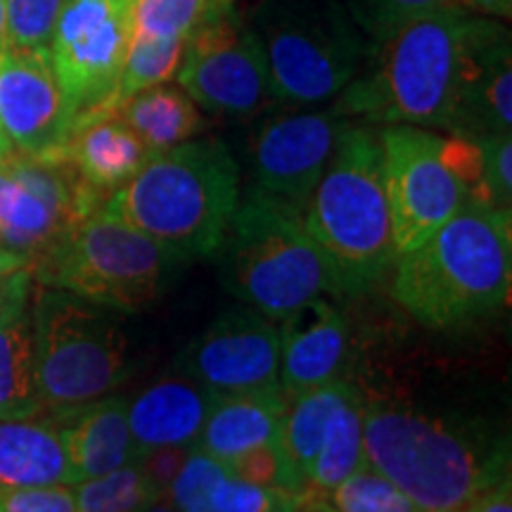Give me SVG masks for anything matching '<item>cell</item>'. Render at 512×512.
<instances>
[{"instance_id":"cell-1","label":"cell","mask_w":512,"mask_h":512,"mask_svg":"<svg viewBox=\"0 0 512 512\" xmlns=\"http://www.w3.org/2000/svg\"><path fill=\"white\" fill-rule=\"evenodd\" d=\"M503 31L496 19L467 12L456 3L415 17L370 48L361 72L337 95V112L370 124L451 133L484 50Z\"/></svg>"},{"instance_id":"cell-2","label":"cell","mask_w":512,"mask_h":512,"mask_svg":"<svg viewBox=\"0 0 512 512\" xmlns=\"http://www.w3.org/2000/svg\"><path fill=\"white\" fill-rule=\"evenodd\" d=\"M363 451L418 512H467L510 477L508 441L411 403L366 401Z\"/></svg>"},{"instance_id":"cell-3","label":"cell","mask_w":512,"mask_h":512,"mask_svg":"<svg viewBox=\"0 0 512 512\" xmlns=\"http://www.w3.org/2000/svg\"><path fill=\"white\" fill-rule=\"evenodd\" d=\"M240 202V166L223 140L152 152L102 209L140 230L178 264L214 259Z\"/></svg>"},{"instance_id":"cell-4","label":"cell","mask_w":512,"mask_h":512,"mask_svg":"<svg viewBox=\"0 0 512 512\" xmlns=\"http://www.w3.org/2000/svg\"><path fill=\"white\" fill-rule=\"evenodd\" d=\"M512 216L467 200L394 264L392 297L418 323L451 330L508 304Z\"/></svg>"},{"instance_id":"cell-5","label":"cell","mask_w":512,"mask_h":512,"mask_svg":"<svg viewBox=\"0 0 512 512\" xmlns=\"http://www.w3.org/2000/svg\"><path fill=\"white\" fill-rule=\"evenodd\" d=\"M214 259L223 287L273 320L316 299L342 297L335 268L311 238L302 209L254 183L240 192Z\"/></svg>"},{"instance_id":"cell-6","label":"cell","mask_w":512,"mask_h":512,"mask_svg":"<svg viewBox=\"0 0 512 512\" xmlns=\"http://www.w3.org/2000/svg\"><path fill=\"white\" fill-rule=\"evenodd\" d=\"M304 223L335 268L342 297L368 292L394 268V240L380 133L349 124L304 207Z\"/></svg>"},{"instance_id":"cell-7","label":"cell","mask_w":512,"mask_h":512,"mask_svg":"<svg viewBox=\"0 0 512 512\" xmlns=\"http://www.w3.org/2000/svg\"><path fill=\"white\" fill-rule=\"evenodd\" d=\"M36 377L50 413L114 394L133 373L124 313L38 285L31 297Z\"/></svg>"},{"instance_id":"cell-8","label":"cell","mask_w":512,"mask_h":512,"mask_svg":"<svg viewBox=\"0 0 512 512\" xmlns=\"http://www.w3.org/2000/svg\"><path fill=\"white\" fill-rule=\"evenodd\" d=\"M247 22L264 50L275 102L287 107L337 98L370 55L342 0H261Z\"/></svg>"},{"instance_id":"cell-9","label":"cell","mask_w":512,"mask_h":512,"mask_svg":"<svg viewBox=\"0 0 512 512\" xmlns=\"http://www.w3.org/2000/svg\"><path fill=\"white\" fill-rule=\"evenodd\" d=\"M178 266L155 240L100 207L38 259L31 273L38 285L67 290L128 316L155 304Z\"/></svg>"},{"instance_id":"cell-10","label":"cell","mask_w":512,"mask_h":512,"mask_svg":"<svg viewBox=\"0 0 512 512\" xmlns=\"http://www.w3.org/2000/svg\"><path fill=\"white\" fill-rule=\"evenodd\" d=\"M105 200L67 157L12 152L0 159V252L22 256L34 266Z\"/></svg>"},{"instance_id":"cell-11","label":"cell","mask_w":512,"mask_h":512,"mask_svg":"<svg viewBox=\"0 0 512 512\" xmlns=\"http://www.w3.org/2000/svg\"><path fill=\"white\" fill-rule=\"evenodd\" d=\"M178 86L216 117L252 119L275 105L259 38L238 12H202L185 41Z\"/></svg>"},{"instance_id":"cell-12","label":"cell","mask_w":512,"mask_h":512,"mask_svg":"<svg viewBox=\"0 0 512 512\" xmlns=\"http://www.w3.org/2000/svg\"><path fill=\"white\" fill-rule=\"evenodd\" d=\"M133 0H64L48 57L76 121L119 107Z\"/></svg>"},{"instance_id":"cell-13","label":"cell","mask_w":512,"mask_h":512,"mask_svg":"<svg viewBox=\"0 0 512 512\" xmlns=\"http://www.w3.org/2000/svg\"><path fill=\"white\" fill-rule=\"evenodd\" d=\"M380 133L384 185L399 254L420 247L467 202V192L441 157L432 128L389 124Z\"/></svg>"},{"instance_id":"cell-14","label":"cell","mask_w":512,"mask_h":512,"mask_svg":"<svg viewBox=\"0 0 512 512\" xmlns=\"http://www.w3.org/2000/svg\"><path fill=\"white\" fill-rule=\"evenodd\" d=\"M283 335L278 320L252 306H233L209 323L178 356L181 373L211 394L280 387Z\"/></svg>"},{"instance_id":"cell-15","label":"cell","mask_w":512,"mask_h":512,"mask_svg":"<svg viewBox=\"0 0 512 512\" xmlns=\"http://www.w3.org/2000/svg\"><path fill=\"white\" fill-rule=\"evenodd\" d=\"M76 124L48 53L0 50V131L19 155L60 159Z\"/></svg>"},{"instance_id":"cell-16","label":"cell","mask_w":512,"mask_h":512,"mask_svg":"<svg viewBox=\"0 0 512 512\" xmlns=\"http://www.w3.org/2000/svg\"><path fill=\"white\" fill-rule=\"evenodd\" d=\"M347 126L337 107L266 119L249 145L254 185L304 211Z\"/></svg>"},{"instance_id":"cell-17","label":"cell","mask_w":512,"mask_h":512,"mask_svg":"<svg viewBox=\"0 0 512 512\" xmlns=\"http://www.w3.org/2000/svg\"><path fill=\"white\" fill-rule=\"evenodd\" d=\"M283 335L280 389L287 399L344 380L349 361V323L332 299H316L278 320Z\"/></svg>"},{"instance_id":"cell-18","label":"cell","mask_w":512,"mask_h":512,"mask_svg":"<svg viewBox=\"0 0 512 512\" xmlns=\"http://www.w3.org/2000/svg\"><path fill=\"white\" fill-rule=\"evenodd\" d=\"M67 453L72 482L107 475L138 460V448L128 427V401L102 396L83 406L50 413ZM72 484V486H74Z\"/></svg>"},{"instance_id":"cell-19","label":"cell","mask_w":512,"mask_h":512,"mask_svg":"<svg viewBox=\"0 0 512 512\" xmlns=\"http://www.w3.org/2000/svg\"><path fill=\"white\" fill-rule=\"evenodd\" d=\"M214 396L202 384L176 373L128 401V427L138 456L157 446H195Z\"/></svg>"},{"instance_id":"cell-20","label":"cell","mask_w":512,"mask_h":512,"mask_svg":"<svg viewBox=\"0 0 512 512\" xmlns=\"http://www.w3.org/2000/svg\"><path fill=\"white\" fill-rule=\"evenodd\" d=\"M31 297L34 273L27 271L12 287L0 311V420L36 418L46 413L36 377Z\"/></svg>"},{"instance_id":"cell-21","label":"cell","mask_w":512,"mask_h":512,"mask_svg":"<svg viewBox=\"0 0 512 512\" xmlns=\"http://www.w3.org/2000/svg\"><path fill=\"white\" fill-rule=\"evenodd\" d=\"M152 152L117 110L88 114L74 124L64 157L102 197L131 181Z\"/></svg>"},{"instance_id":"cell-22","label":"cell","mask_w":512,"mask_h":512,"mask_svg":"<svg viewBox=\"0 0 512 512\" xmlns=\"http://www.w3.org/2000/svg\"><path fill=\"white\" fill-rule=\"evenodd\" d=\"M287 396L283 389L214 396L195 446L221 463H230L249 448L283 441Z\"/></svg>"},{"instance_id":"cell-23","label":"cell","mask_w":512,"mask_h":512,"mask_svg":"<svg viewBox=\"0 0 512 512\" xmlns=\"http://www.w3.org/2000/svg\"><path fill=\"white\" fill-rule=\"evenodd\" d=\"M72 486L62 437L50 418L0 420V486Z\"/></svg>"},{"instance_id":"cell-24","label":"cell","mask_w":512,"mask_h":512,"mask_svg":"<svg viewBox=\"0 0 512 512\" xmlns=\"http://www.w3.org/2000/svg\"><path fill=\"white\" fill-rule=\"evenodd\" d=\"M117 112L150 152L181 145L204 128V117L195 100L181 86L169 83L128 95L119 102Z\"/></svg>"},{"instance_id":"cell-25","label":"cell","mask_w":512,"mask_h":512,"mask_svg":"<svg viewBox=\"0 0 512 512\" xmlns=\"http://www.w3.org/2000/svg\"><path fill=\"white\" fill-rule=\"evenodd\" d=\"M363 411L366 396L354 387L351 394L335 408L325 427L323 441L306 475V491L328 496L339 482L366 463L363 451Z\"/></svg>"},{"instance_id":"cell-26","label":"cell","mask_w":512,"mask_h":512,"mask_svg":"<svg viewBox=\"0 0 512 512\" xmlns=\"http://www.w3.org/2000/svg\"><path fill=\"white\" fill-rule=\"evenodd\" d=\"M351 389H354V384H349L347 380H335L287 399L283 448L287 458L292 460L294 470L304 479V484L313 460H316L330 415L335 413L339 403L347 399Z\"/></svg>"},{"instance_id":"cell-27","label":"cell","mask_w":512,"mask_h":512,"mask_svg":"<svg viewBox=\"0 0 512 512\" xmlns=\"http://www.w3.org/2000/svg\"><path fill=\"white\" fill-rule=\"evenodd\" d=\"M72 489L76 512H140L162 498L138 463L86 479Z\"/></svg>"},{"instance_id":"cell-28","label":"cell","mask_w":512,"mask_h":512,"mask_svg":"<svg viewBox=\"0 0 512 512\" xmlns=\"http://www.w3.org/2000/svg\"><path fill=\"white\" fill-rule=\"evenodd\" d=\"M185 41L188 38H176V41H152V38H133L128 41L124 67L119 76V102L128 95L145 91V88L159 86L176 79L178 67H181Z\"/></svg>"},{"instance_id":"cell-29","label":"cell","mask_w":512,"mask_h":512,"mask_svg":"<svg viewBox=\"0 0 512 512\" xmlns=\"http://www.w3.org/2000/svg\"><path fill=\"white\" fill-rule=\"evenodd\" d=\"M339 512H418L399 486L363 463L328 494Z\"/></svg>"},{"instance_id":"cell-30","label":"cell","mask_w":512,"mask_h":512,"mask_svg":"<svg viewBox=\"0 0 512 512\" xmlns=\"http://www.w3.org/2000/svg\"><path fill=\"white\" fill-rule=\"evenodd\" d=\"M204 12V0H133L131 36L152 41L188 38Z\"/></svg>"},{"instance_id":"cell-31","label":"cell","mask_w":512,"mask_h":512,"mask_svg":"<svg viewBox=\"0 0 512 512\" xmlns=\"http://www.w3.org/2000/svg\"><path fill=\"white\" fill-rule=\"evenodd\" d=\"M228 475L226 463L204 453L202 448L192 446L183 467L166 491V498L176 512H211L214 491Z\"/></svg>"},{"instance_id":"cell-32","label":"cell","mask_w":512,"mask_h":512,"mask_svg":"<svg viewBox=\"0 0 512 512\" xmlns=\"http://www.w3.org/2000/svg\"><path fill=\"white\" fill-rule=\"evenodd\" d=\"M451 0H342L349 17L354 19L361 34L368 38L370 48L389 38L403 24L415 17L441 8Z\"/></svg>"},{"instance_id":"cell-33","label":"cell","mask_w":512,"mask_h":512,"mask_svg":"<svg viewBox=\"0 0 512 512\" xmlns=\"http://www.w3.org/2000/svg\"><path fill=\"white\" fill-rule=\"evenodd\" d=\"M64 0H5V48L48 53Z\"/></svg>"},{"instance_id":"cell-34","label":"cell","mask_w":512,"mask_h":512,"mask_svg":"<svg viewBox=\"0 0 512 512\" xmlns=\"http://www.w3.org/2000/svg\"><path fill=\"white\" fill-rule=\"evenodd\" d=\"M228 472L233 477L245 479L249 484L266 486V489H278L285 494H304L306 484L294 470L292 460L287 458L283 441H273V444H264L249 448V451L240 453L238 458L230 460Z\"/></svg>"},{"instance_id":"cell-35","label":"cell","mask_w":512,"mask_h":512,"mask_svg":"<svg viewBox=\"0 0 512 512\" xmlns=\"http://www.w3.org/2000/svg\"><path fill=\"white\" fill-rule=\"evenodd\" d=\"M441 157H444L451 174L465 188L467 200L491 207L484 178V155L477 140L465 136H448L441 140Z\"/></svg>"},{"instance_id":"cell-36","label":"cell","mask_w":512,"mask_h":512,"mask_svg":"<svg viewBox=\"0 0 512 512\" xmlns=\"http://www.w3.org/2000/svg\"><path fill=\"white\" fill-rule=\"evenodd\" d=\"M484 155V178L494 209L510 211L512 204V138L510 133H491L475 138Z\"/></svg>"},{"instance_id":"cell-37","label":"cell","mask_w":512,"mask_h":512,"mask_svg":"<svg viewBox=\"0 0 512 512\" xmlns=\"http://www.w3.org/2000/svg\"><path fill=\"white\" fill-rule=\"evenodd\" d=\"M285 491L249 484L245 479L228 475L211 498V512H271L285 501Z\"/></svg>"},{"instance_id":"cell-38","label":"cell","mask_w":512,"mask_h":512,"mask_svg":"<svg viewBox=\"0 0 512 512\" xmlns=\"http://www.w3.org/2000/svg\"><path fill=\"white\" fill-rule=\"evenodd\" d=\"M0 512H76L74 489L60 486H0Z\"/></svg>"},{"instance_id":"cell-39","label":"cell","mask_w":512,"mask_h":512,"mask_svg":"<svg viewBox=\"0 0 512 512\" xmlns=\"http://www.w3.org/2000/svg\"><path fill=\"white\" fill-rule=\"evenodd\" d=\"M190 448L192 446H157V448H150V451L140 453L136 463L143 467L147 479L155 484L159 494L166 496L171 482H174L178 470H181L185 458H188Z\"/></svg>"},{"instance_id":"cell-40","label":"cell","mask_w":512,"mask_h":512,"mask_svg":"<svg viewBox=\"0 0 512 512\" xmlns=\"http://www.w3.org/2000/svg\"><path fill=\"white\" fill-rule=\"evenodd\" d=\"M31 271V264L22 256L10 254V252H0V311H3L5 302H8L12 287L24 273Z\"/></svg>"},{"instance_id":"cell-41","label":"cell","mask_w":512,"mask_h":512,"mask_svg":"<svg viewBox=\"0 0 512 512\" xmlns=\"http://www.w3.org/2000/svg\"><path fill=\"white\" fill-rule=\"evenodd\" d=\"M467 512H512V484L510 477L489 489Z\"/></svg>"},{"instance_id":"cell-42","label":"cell","mask_w":512,"mask_h":512,"mask_svg":"<svg viewBox=\"0 0 512 512\" xmlns=\"http://www.w3.org/2000/svg\"><path fill=\"white\" fill-rule=\"evenodd\" d=\"M458 8L467 12H475V15L484 17H498L508 19L512 15V0H451Z\"/></svg>"},{"instance_id":"cell-43","label":"cell","mask_w":512,"mask_h":512,"mask_svg":"<svg viewBox=\"0 0 512 512\" xmlns=\"http://www.w3.org/2000/svg\"><path fill=\"white\" fill-rule=\"evenodd\" d=\"M299 512H339L330 498L325 494H316V491H304L299 494Z\"/></svg>"},{"instance_id":"cell-44","label":"cell","mask_w":512,"mask_h":512,"mask_svg":"<svg viewBox=\"0 0 512 512\" xmlns=\"http://www.w3.org/2000/svg\"><path fill=\"white\" fill-rule=\"evenodd\" d=\"M235 3H240V0H204V12L233 10Z\"/></svg>"},{"instance_id":"cell-45","label":"cell","mask_w":512,"mask_h":512,"mask_svg":"<svg viewBox=\"0 0 512 512\" xmlns=\"http://www.w3.org/2000/svg\"><path fill=\"white\" fill-rule=\"evenodd\" d=\"M140 512H176L174 508H171V503H169V498L166 496H162V498H157L155 503H150L147 505L145 510H140Z\"/></svg>"},{"instance_id":"cell-46","label":"cell","mask_w":512,"mask_h":512,"mask_svg":"<svg viewBox=\"0 0 512 512\" xmlns=\"http://www.w3.org/2000/svg\"><path fill=\"white\" fill-rule=\"evenodd\" d=\"M271 512H299V496H287L285 501Z\"/></svg>"},{"instance_id":"cell-47","label":"cell","mask_w":512,"mask_h":512,"mask_svg":"<svg viewBox=\"0 0 512 512\" xmlns=\"http://www.w3.org/2000/svg\"><path fill=\"white\" fill-rule=\"evenodd\" d=\"M12 152H15V150H12L10 140H8V138H5V133H3V131H0V159L10 157V155H12Z\"/></svg>"},{"instance_id":"cell-48","label":"cell","mask_w":512,"mask_h":512,"mask_svg":"<svg viewBox=\"0 0 512 512\" xmlns=\"http://www.w3.org/2000/svg\"><path fill=\"white\" fill-rule=\"evenodd\" d=\"M5 48V0H0V50Z\"/></svg>"}]
</instances>
